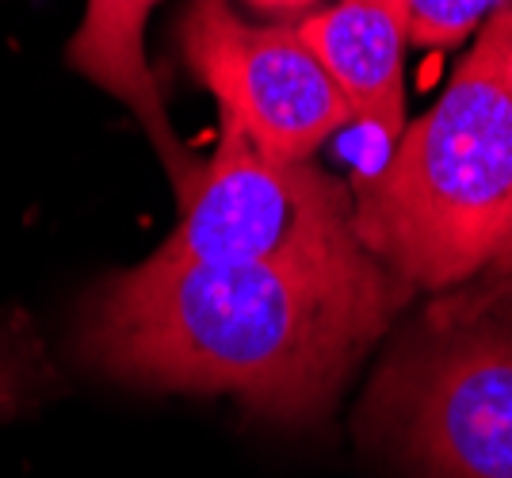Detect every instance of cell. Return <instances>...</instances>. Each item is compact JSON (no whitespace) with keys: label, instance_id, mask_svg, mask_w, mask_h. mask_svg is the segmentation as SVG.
Returning <instances> with one entry per match:
<instances>
[{"label":"cell","instance_id":"6da1fadb","mask_svg":"<svg viewBox=\"0 0 512 478\" xmlns=\"http://www.w3.org/2000/svg\"><path fill=\"white\" fill-rule=\"evenodd\" d=\"M409 287L371 253L344 261H165L96 283L77 352L153 391L230 394L256 417L314 425L383 337Z\"/></svg>","mask_w":512,"mask_h":478},{"label":"cell","instance_id":"7a4b0ae2","mask_svg":"<svg viewBox=\"0 0 512 478\" xmlns=\"http://www.w3.org/2000/svg\"><path fill=\"white\" fill-rule=\"evenodd\" d=\"M352 199L360 245L409 291L493 268L512 238V0Z\"/></svg>","mask_w":512,"mask_h":478},{"label":"cell","instance_id":"3957f363","mask_svg":"<svg viewBox=\"0 0 512 478\" xmlns=\"http://www.w3.org/2000/svg\"><path fill=\"white\" fill-rule=\"evenodd\" d=\"M363 417L417 478H512V318L432 314Z\"/></svg>","mask_w":512,"mask_h":478},{"label":"cell","instance_id":"277c9868","mask_svg":"<svg viewBox=\"0 0 512 478\" xmlns=\"http://www.w3.org/2000/svg\"><path fill=\"white\" fill-rule=\"evenodd\" d=\"M180 222L157 245L165 261L325 264L367 253L356 238V199L310 161H276L222 123V138L176 192Z\"/></svg>","mask_w":512,"mask_h":478},{"label":"cell","instance_id":"5b68a950","mask_svg":"<svg viewBox=\"0 0 512 478\" xmlns=\"http://www.w3.org/2000/svg\"><path fill=\"white\" fill-rule=\"evenodd\" d=\"M180 54L218 100L222 123L276 161H310L352 119L299 23H249L230 0H192Z\"/></svg>","mask_w":512,"mask_h":478},{"label":"cell","instance_id":"8992f818","mask_svg":"<svg viewBox=\"0 0 512 478\" xmlns=\"http://www.w3.org/2000/svg\"><path fill=\"white\" fill-rule=\"evenodd\" d=\"M306 46L348 104V115L379 142L406 131V0H337L299 23Z\"/></svg>","mask_w":512,"mask_h":478},{"label":"cell","instance_id":"52a82bcc","mask_svg":"<svg viewBox=\"0 0 512 478\" xmlns=\"http://www.w3.org/2000/svg\"><path fill=\"white\" fill-rule=\"evenodd\" d=\"M157 4L161 0H88L85 23L69 39V66L138 115L169 169L172 188L180 192L192 180L199 157L172 134L161 88L146 62V23Z\"/></svg>","mask_w":512,"mask_h":478},{"label":"cell","instance_id":"ba28073f","mask_svg":"<svg viewBox=\"0 0 512 478\" xmlns=\"http://www.w3.org/2000/svg\"><path fill=\"white\" fill-rule=\"evenodd\" d=\"M509 0H406L409 46L448 50L478 35Z\"/></svg>","mask_w":512,"mask_h":478},{"label":"cell","instance_id":"9c48e42d","mask_svg":"<svg viewBox=\"0 0 512 478\" xmlns=\"http://www.w3.org/2000/svg\"><path fill=\"white\" fill-rule=\"evenodd\" d=\"M39 391L35 352L20 329H0V417H12Z\"/></svg>","mask_w":512,"mask_h":478},{"label":"cell","instance_id":"30bf717a","mask_svg":"<svg viewBox=\"0 0 512 478\" xmlns=\"http://www.w3.org/2000/svg\"><path fill=\"white\" fill-rule=\"evenodd\" d=\"M253 8H264V12H287V8H302V4H314V0H245Z\"/></svg>","mask_w":512,"mask_h":478},{"label":"cell","instance_id":"8fae6325","mask_svg":"<svg viewBox=\"0 0 512 478\" xmlns=\"http://www.w3.org/2000/svg\"><path fill=\"white\" fill-rule=\"evenodd\" d=\"M493 272H501V276H512V238L505 241V249H501V257L493 261Z\"/></svg>","mask_w":512,"mask_h":478}]
</instances>
